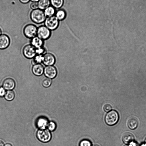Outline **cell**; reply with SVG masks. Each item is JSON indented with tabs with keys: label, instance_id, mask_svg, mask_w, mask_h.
Here are the masks:
<instances>
[{
	"label": "cell",
	"instance_id": "1",
	"mask_svg": "<svg viewBox=\"0 0 146 146\" xmlns=\"http://www.w3.org/2000/svg\"><path fill=\"white\" fill-rule=\"evenodd\" d=\"M30 17L33 22L37 24L44 23L46 17L44 11L39 9L32 10L30 13Z\"/></svg>",
	"mask_w": 146,
	"mask_h": 146
},
{
	"label": "cell",
	"instance_id": "2",
	"mask_svg": "<svg viewBox=\"0 0 146 146\" xmlns=\"http://www.w3.org/2000/svg\"><path fill=\"white\" fill-rule=\"evenodd\" d=\"M37 27L34 24H29L23 28V32L27 38L31 39L37 36Z\"/></svg>",
	"mask_w": 146,
	"mask_h": 146
},
{
	"label": "cell",
	"instance_id": "3",
	"mask_svg": "<svg viewBox=\"0 0 146 146\" xmlns=\"http://www.w3.org/2000/svg\"><path fill=\"white\" fill-rule=\"evenodd\" d=\"M119 118V115L117 112L114 110H112L109 112L106 115L105 121L108 125H112L117 122Z\"/></svg>",
	"mask_w": 146,
	"mask_h": 146
},
{
	"label": "cell",
	"instance_id": "4",
	"mask_svg": "<svg viewBox=\"0 0 146 146\" xmlns=\"http://www.w3.org/2000/svg\"><path fill=\"white\" fill-rule=\"evenodd\" d=\"M44 25L50 31L56 29L58 27L59 21L55 16L46 17L44 22Z\"/></svg>",
	"mask_w": 146,
	"mask_h": 146
},
{
	"label": "cell",
	"instance_id": "5",
	"mask_svg": "<svg viewBox=\"0 0 146 146\" xmlns=\"http://www.w3.org/2000/svg\"><path fill=\"white\" fill-rule=\"evenodd\" d=\"M51 31L44 25L37 28V36L43 40H47L51 36Z\"/></svg>",
	"mask_w": 146,
	"mask_h": 146
},
{
	"label": "cell",
	"instance_id": "6",
	"mask_svg": "<svg viewBox=\"0 0 146 146\" xmlns=\"http://www.w3.org/2000/svg\"><path fill=\"white\" fill-rule=\"evenodd\" d=\"M36 135L37 138L43 142H47L51 139V135L47 129H40L37 132Z\"/></svg>",
	"mask_w": 146,
	"mask_h": 146
},
{
	"label": "cell",
	"instance_id": "7",
	"mask_svg": "<svg viewBox=\"0 0 146 146\" xmlns=\"http://www.w3.org/2000/svg\"><path fill=\"white\" fill-rule=\"evenodd\" d=\"M22 52L24 56L28 59H32L36 55V48L30 44L23 47Z\"/></svg>",
	"mask_w": 146,
	"mask_h": 146
},
{
	"label": "cell",
	"instance_id": "8",
	"mask_svg": "<svg viewBox=\"0 0 146 146\" xmlns=\"http://www.w3.org/2000/svg\"><path fill=\"white\" fill-rule=\"evenodd\" d=\"M44 72L46 77L50 79L54 78L57 74L56 68L53 66H46L44 68Z\"/></svg>",
	"mask_w": 146,
	"mask_h": 146
},
{
	"label": "cell",
	"instance_id": "9",
	"mask_svg": "<svg viewBox=\"0 0 146 146\" xmlns=\"http://www.w3.org/2000/svg\"><path fill=\"white\" fill-rule=\"evenodd\" d=\"M55 58L51 53L46 52L43 55L42 62L45 65L52 66L55 63Z\"/></svg>",
	"mask_w": 146,
	"mask_h": 146
},
{
	"label": "cell",
	"instance_id": "10",
	"mask_svg": "<svg viewBox=\"0 0 146 146\" xmlns=\"http://www.w3.org/2000/svg\"><path fill=\"white\" fill-rule=\"evenodd\" d=\"M10 43V39L7 35L5 34L0 36V49H5L9 47Z\"/></svg>",
	"mask_w": 146,
	"mask_h": 146
},
{
	"label": "cell",
	"instance_id": "11",
	"mask_svg": "<svg viewBox=\"0 0 146 146\" xmlns=\"http://www.w3.org/2000/svg\"><path fill=\"white\" fill-rule=\"evenodd\" d=\"M15 83L14 80L11 78L5 79L3 83V86L5 90H11L14 88Z\"/></svg>",
	"mask_w": 146,
	"mask_h": 146
},
{
	"label": "cell",
	"instance_id": "12",
	"mask_svg": "<svg viewBox=\"0 0 146 146\" xmlns=\"http://www.w3.org/2000/svg\"><path fill=\"white\" fill-rule=\"evenodd\" d=\"M30 42V44L36 48L43 46L44 44V40L37 36L31 38Z\"/></svg>",
	"mask_w": 146,
	"mask_h": 146
},
{
	"label": "cell",
	"instance_id": "13",
	"mask_svg": "<svg viewBox=\"0 0 146 146\" xmlns=\"http://www.w3.org/2000/svg\"><path fill=\"white\" fill-rule=\"evenodd\" d=\"M44 70L43 66L40 64L34 65L32 68L33 74L36 76H40L42 74Z\"/></svg>",
	"mask_w": 146,
	"mask_h": 146
},
{
	"label": "cell",
	"instance_id": "14",
	"mask_svg": "<svg viewBox=\"0 0 146 146\" xmlns=\"http://www.w3.org/2000/svg\"><path fill=\"white\" fill-rule=\"evenodd\" d=\"M48 123L47 119L44 117L39 118L36 122L37 127L40 129H45L47 126Z\"/></svg>",
	"mask_w": 146,
	"mask_h": 146
},
{
	"label": "cell",
	"instance_id": "15",
	"mask_svg": "<svg viewBox=\"0 0 146 146\" xmlns=\"http://www.w3.org/2000/svg\"><path fill=\"white\" fill-rule=\"evenodd\" d=\"M134 138L133 135L129 132L124 133L122 137V141L125 144H129L132 142Z\"/></svg>",
	"mask_w": 146,
	"mask_h": 146
},
{
	"label": "cell",
	"instance_id": "16",
	"mask_svg": "<svg viewBox=\"0 0 146 146\" xmlns=\"http://www.w3.org/2000/svg\"><path fill=\"white\" fill-rule=\"evenodd\" d=\"M138 123L137 118L135 117H131L129 119L127 124L128 126L130 129H133L137 127Z\"/></svg>",
	"mask_w": 146,
	"mask_h": 146
},
{
	"label": "cell",
	"instance_id": "17",
	"mask_svg": "<svg viewBox=\"0 0 146 146\" xmlns=\"http://www.w3.org/2000/svg\"><path fill=\"white\" fill-rule=\"evenodd\" d=\"M38 8L44 11L50 6V1L47 0H40L38 2Z\"/></svg>",
	"mask_w": 146,
	"mask_h": 146
},
{
	"label": "cell",
	"instance_id": "18",
	"mask_svg": "<svg viewBox=\"0 0 146 146\" xmlns=\"http://www.w3.org/2000/svg\"><path fill=\"white\" fill-rule=\"evenodd\" d=\"M44 14L46 17L53 16L55 13V9L52 6H50L44 10Z\"/></svg>",
	"mask_w": 146,
	"mask_h": 146
},
{
	"label": "cell",
	"instance_id": "19",
	"mask_svg": "<svg viewBox=\"0 0 146 146\" xmlns=\"http://www.w3.org/2000/svg\"><path fill=\"white\" fill-rule=\"evenodd\" d=\"M66 13L63 9H59L55 13V17L58 20L64 19L66 17Z\"/></svg>",
	"mask_w": 146,
	"mask_h": 146
},
{
	"label": "cell",
	"instance_id": "20",
	"mask_svg": "<svg viewBox=\"0 0 146 146\" xmlns=\"http://www.w3.org/2000/svg\"><path fill=\"white\" fill-rule=\"evenodd\" d=\"M43 55L36 54L33 57L31 60V63L33 65L40 64L42 62Z\"/></svg>",
	"mask_w": 146,
	"mask_h": 146
},
{
	"label": "cell",
	"instance_id": "21",
	"mask_svg": "<svg viewBox=\"0 0 146 146\" xmlns=\"http://www.w3.org/2000/svg\"><path fill=\"white\" fill-rule=\"evenodd\" d=\"M64 1L63 0H51L50 4L54 8H59L63 5Z\"/></svg>",
	"mask_w": 146,
	"mask_h": 146
},
{
	"label": "cell",
	"instance_id": "22",
	"mask_svg": "<svg viewBox=\"0 0 146 146\" xmlns=\"http://www.w3.org/2000/svg\"><path fill=\"white\" fill-rule=\"evenodd\" d=\"M5 99L7 101H11L13 100L15 98L14 92L12 90H8L6 92L5 95Z\"/></svg>",
	"mask_w": 146,
	"mask_h": 146
},
{
	"label": "cell",
	"instance_id": "23",
	"mask_svg": "<svg viewBox=\"0 0 146 146\" xmlns=\"http://www.w3.org/2000/svg\"><path fill=\"white\" fill-rule=\"evenodd\" d=\"M52 80L50 79L45 77L42 79V84L43 86L47 88L50 86L52 83Z\"/></svg>",
	"mask_w": 146,
	"mask_h": 146
},
{
	"label": "cell",
	"instance_id": "24",
	"mask_svg": "<svg viewBox=\"0 0 146 146\" xmlns=\"http://www.w3.org/2000/svg\"><path fill=\"white\" fill-rule=\"evenodd\" d=\"M36 54L43 55L46 53V49L43 46L36 48Z\"/></svg>",
	"mask_w": 146,
	"mask_h": 146
},
{
	"label": "cell",
	"instance_id": "25",
	"mask_svg": "<svg viewBox=\"0 0 146 146\" xmlns=\"http://www.w3.org/2000/svg\"><path fill=\"white\" fill-rule=\"evenodd\" d=\"M92 144L91 141L87 139L82 140L80 142L79 146H92Z\"/></svg>",
	"mask_w": 146,
	"mask_h": 146
},
{
	"label": "cell",
	"instance_id": "26",
	"mask_svg": "<svg viewBox=\"0 0 146 146\" xmlns=\"http://www.w3.org/2000/svg\"><path fill=\"white\" fill-rule=\"evenodd\" d=\"M47 127L49 130L53 131L56 129V125L54 122L50 121L48 123Z\"/></svg>",
	"mask_w": 146,
	"mask_h": 146
},
{
	"label": "cell",
	"instance_id": "27",
	"mask_svg": "<svg viewBox=\"0 0 146 146\" xmlns=\"http://www.w3.org/2000/svg\"><path fill=\"white\" fill-rule=\"evenodd\" d=\"M30 7L32 10L38 9V2H32L30 5Z\"/></svg>",
	"mask_w": 146,
	"mask_h": 146
},
{
	"label": "cell",
	"instance_id": "28",
	"mask_svg": "<svg viewBox=\"0 0 146 146\" xmlns=\"http://www.w3.org/2000/svg\"><path fill=\"white\" fill-rule=\"evenodd\" d=\"M104 109L105 111L106 112H109L111 110L112 107L110 104H107L104 106Z\"/></svg>",
	"mask_w": 146,
	"mask_h": 146
},
{
	"label": "cell",
	"instance_id": "29",
	"mask_svg": "<svg viewBox=\"0 0 146 146\" xmlns=\"http://www.w3.org/2000/svg\"><path fill=\"white\" fill-rule=\"evenodd\" d=\"M6 91L4 88L2 87H0V97H3L5 96Z\"/></svg>",
	"mask_w": 146,
	"mask_h": 146
},
{
	"label": "cell",
	"instance_id": "30",
	"mask_svg": "<svg viewBox=\"0 0 146 146\" xmlns=\"http://www.w3.org/2000/svg\"><path fill=\"white\" fill-rule=\"evenodd\" d=\"M20 2L23 4H26L29 3L30 1L29 0H20Z\"/></svg>",
	"mask_w": 146,
	"mask_h": 146
},
{
	"label": "cell",
	"instance_id": "31",
	"mask_svg": "<svg viewBox=\"0 0 146 146\" xmlns=\"http://www.w3.org/2000/svg\"><path fill=\"white\" fill-rule=\"evenodd\" d=\"M0 146H4L3 142L1 140H0Z\"/></svg>",
	"mask_w": 146,
	"mask_h": 146
},
{
	"label": "cell",
	"instance_id": "32",
	"mask_svg": "<svg viewBox=\"0 0 146 146\" xmlns=\"http://www.w3.org/2000/svg\"><path fill=\"white\" fill-rule=\"evenodd\" d=\"M5 146H12V145L10 143H7L5 144Z\"/></svg>",
	"mask_w": 146,
	"mask_h": 146
},
{
	"label": "cell",
	"instance_id": "33",
	"mask_svg": "<svg viewBox=\"0 0 146 146\" xmlns=\"http://www.w3.org/2000/svg\"><path fill=\"white\" fill-rule=\"evenodd\" d=\"M30 1H31V2H38L39 0H31Z\"/></svg>",
	"mask_w": 146,
	"mask_h": 146
},
{
	"label": "cell",
	"instance_id": "34",
	"mask_svg": "<svg viewBox=\"0 0 146 146\" xmlns=\"http://www.w3.org/2000/svg\"><path fill=\"white\" fill-rule=\"evenodd\" d=\"M124 146H133V145H132V144H130V145H125Z\"/></svg>",
	"mask_w": 146,
	"mask_h": 146
},
{
	"label": "cell",
	"instance_id": "35",
	"mask_svg": "<svg viewBox=\"0 0 146 146\" xmlns=\"http://www.w3.org/2000/svg\"><path fill=\"white\" fill-rule=\"evenodd\" d=\"M1 29L0 28V36L1 35Z\"/></svg>",
	"mask_w": 146,
	"mask_h": 146
},
{
	"label": "cell",
	"instance_id": "36",
	"mask_svg": "<svg viewBox=\"0 0 146 146\" xmlns=\"http://www.w3.org/2000/svg\"><path fill=\"white\" fill-rule=\"evenodd\" d=\"M93 146H99L97 145H94Z\"/></svg>",
	"mask_w": 146,
	"mask_h": 146
},
{
	"label": "cell",
	"instance_id": "37",
	"mask_svg": "<svg viewBox=\"0 0 146 146\" xmlns=\"http://www.w3.org/2000/svg\"><path fill=\"white\" fill-rule=\"evenodd\" d=\"M141 146H146V144L145 145H143Z\"/></svg>",
	"mask_w": 146,
	"mask_h": 146
},
{
	"label": "cell",
	"instance_id": "38",
	"mask_svg": "<svg viewBox=\"0 0 146 146\" xmlns=\"http://www.w3.org/2000/svg\"><path fill=\"white\" fill-rule=\"evenodd\" d=\"M145 144H146V138H145Z\"/></svg>",
	"mask_w": 146,
	"mask_h": 146
}]
</instances>
